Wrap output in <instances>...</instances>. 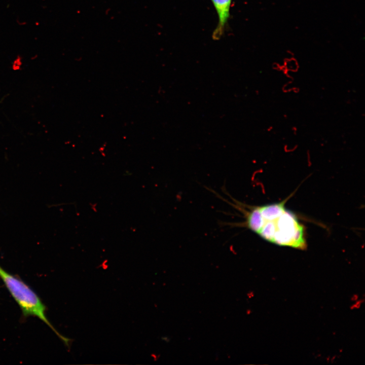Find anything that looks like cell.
Returning <instances> with one entry per match:
<instances>
[{"instance_id":"cell-1","label":"cell","mask_w":365,"mask_h":365,"mask_svg":"<svg viewBox=\"0 0 365 365\" xmlns=\"http://www.w3.org/2000/svg\"><path fill=\"white\" fill-rule=\"evenodd\" d=\"M285 201L256 206H244L237 202L244 214L243 226L263 239L280 246L304 249V227L296 215L285 207Z\"/></svg>"},{"instance_id":"cell-2","label":"cell","mask_w":365,"mask_h":365,"mask_svg":"<svg viewBox=\"0 0 365 365\" xmlns=\"http://www.w3.org/2000/svg\"><path fill=\"white\" fill-rule=\"evenodd\" d=\"M0 278L20 307L24 317H37L45 323L69 347L70 340L60 334L50 323L46 315V307L39 296L26 283L0 266Z\"/></svg>"},{"instance_id":"cell-3","label":"cell","mask_w":365,"mask_h":365,"mask_svg":"<svg viewBox=\"0 0 365 365\" xmlns=\"http://www.w3.org/2000/svg\"><path fill=\"white\" fill-rule=\"evenodd\" d=\"M218 16V23L211 37L214 41L220 40L224 34L230 17V9L232 0H210Z\"/></svg>"}]
</instances>
